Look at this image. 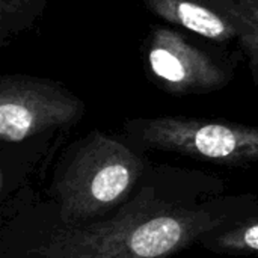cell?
Here are the masks:
<instances>
[{
	"mask_svg": "<svg viewBox=\"0 0 258 258\" xmlns=\"http://www.w3.org/2000/svg\"><path fill=\"white\" fill-rule=\"evenodd\" d=\"M224 181L203 172L150 168L138 192L112 216L62 225L42 258H169L258 210V197L222 195Z\"/></svg>",
	"mask_w": 258,
	"mask_h": 258,
	"instance_id": "1",
	"label": "cell"
},
{
	"mask_svg": "<svg viewBox=\"0 0 258 258\" xmlns=\"http://www.w3.org/2000/svg\"><path fill=\"white\" fill-rule=\"evenodd\" d=\"M151 163L125 138L98 128L68 145L50 184L62 225L103 221L119 210L139 189Z\"/></svg>",
	"mask_w": 258,
	"mask_h": 258,
	"instance_id": "2",
	"label": "cell"
},
{
	"mask_svg": "<svg viewBox=\"0 0 258 258\" xmlns=\"http://www.w3.org/2000/svg\"><path fill=\"white\" fill-rule=\"evenodd\" d=\"M122 133L142 153H175L201 162L237 168L258 163V125L162 115L125 119Z\"/></svg>",
	"mask_w": 258,
	"mask_h": 258,
	"instance_id": "3",
	"label": "cell"
},
{
	"mask_svg": "<svg viewBox=\"0 0 258 258\" xmlns=\"http://www.w3.org/2000/svg\"><path fill=\"white\" fill-rule=\"evenodd\" d=\"M85 113V101L59 82L27 74L0 77L3 144H18L48 130L74 127Z\"/></svg>",
	"mask_w": 258,
	"mask_h": 258,
	"instance_id": "4",
	"label": "cell"
},
{
	"mask_svg": "<svg viewBox=\"0 0 258 258\" xmlns=\"http://www.w3.org/2000/svg\"><path fill=\"white\" fill-rule=\"evenodd\" d=\"M144 67L148 77L174 97L212 94L228 86L234 77L233 67L168 26L150 30L144 44Z\"/></svg>",
	"mask_w": 258,
	"mask_h": 258,
	"instance_id": "5",
	"label": "cell"
},
{
	"mask_svg": "<svg viewBox=\"0 0 258 258\" xmlns=\"http://www.w3.org/2000/svg\"><path fill=\"white\" fill-rule=\"evenodd\" d=\"M245 0H142L160 20L215 42L239 39Z\"/></svg>",
	"mask_w": 258,
	"mask_h": 258,
	"instance_id": "6",
	"label": "cell"
},
{
	"mask_svg": "<svg viewBox=\"0 0 258 258\" xmlns=\"http://www.w3.org/2000/svg\"><path fill=\"white\" fill-rule=\"evenodd\" d=\"M198 245L222 255H258V210L228 227L203 236Z\"/></svg>",
	"mask_w": 258,
	"mask_h": 258,
	"instance_id": "7",
	"label": "cell"
},
{
	"mask_svg": "<svg viewBox=\"0 0 258 258\" xmlns=\"http://www.w3.org/2000/svg\"><path fill=\"white\" fill-rule=\"evenodd\" d=\"M47 5L48 0H0V45L33 27Z\"/></svg>",
	"mask_w": 258,
	"mask_h": 258,
	"instance_id": "8",
	"label": "cell"
},
{
	"mask_svg": "<svg viewBox=\"0 0 258 258\" xmlns=\"http://www.w3.org/2000/svg\"><path fill=\"white\" fill-rule=\"evenodd\" d=\"M240 48L248 60L252 79L258 85V0H245L242 6Z\"/></svg>",
	"mask_w": 258,
	"mask_h": 258,
	"instance_id": "9",
	"label": "cell"
}]
</instances>
